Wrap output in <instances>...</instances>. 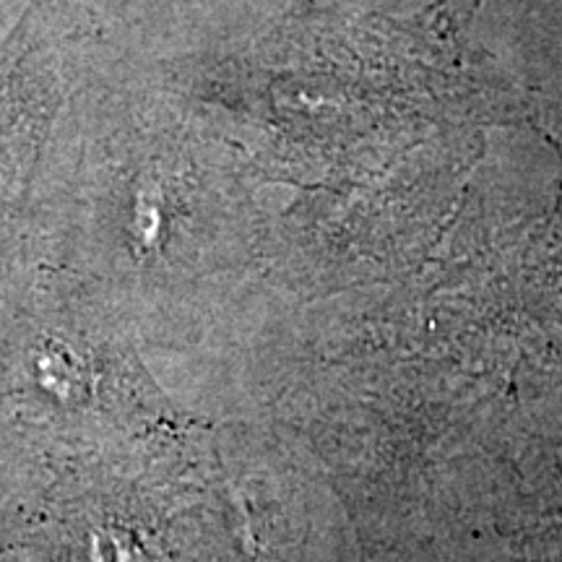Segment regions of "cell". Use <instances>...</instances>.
<instances>
[{
	"mask_svg": "<svg viewBox=\"0 0 562 562\" xmlns=\"http://www.w3.org/2000/svg\"><path fill=\"white\" fill-rule=\"evenodd\" d=\"M76 0H30L0 45V180L26 186L74 79Z\"/></svg>",
	"mask_w": 562,
	"mask_h": 562,
	"instance_id": "1",
	"label": "cell"
},
{
	"mask_svg": "<svg viewBox=\"0 0 562 562\" xmlns=\"http://www.w3.org/2000/svg\"><path fill=\"white\" fill-rule=\"evenodd\" d=\"M482 5L484 0H432L427 19L442 40H456L472 26Z\"/></svg>",
	"mask_w": 562,
	"mask_h": 562,
	"instance_id": "2",
	"label": "cell"
},
{
	"mask_svg": "<svg viewBox=\"0 0 562 562\" xmlns=\"http://www.w3.org/2000/svg\"><path fill=\"white\" fill-rule=\"evenodd\" d=\"M554 240H558V248L562 250V186H560V195H558V209H554Z\"/></svg>",
	"mask_w": 562,
	"mask_h": 562,
	"instance_id": "3",
	"label": "cell"
}]
</instances>
